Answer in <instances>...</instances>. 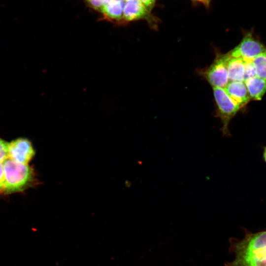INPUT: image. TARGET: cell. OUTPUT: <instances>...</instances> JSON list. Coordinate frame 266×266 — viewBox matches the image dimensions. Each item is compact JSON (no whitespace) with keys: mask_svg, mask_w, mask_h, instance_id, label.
I'll use <instances>...</instances> for the list:
<instances>
[{"mask_svg":"<svg viewBox=\"0 0 266 266\" xmlns=\"http://www.w3.org/2000/svg\"><path fill=\"white\" fill-rule=\"evenodd\" d=\"M35 154L32 142L26 138L8 142L0 137V194L23 192L36 183L30 165Z\"/></svg>","mask_w":266,"mask_h":266,"instance_id":"1","label":"cell"},{"mask_svg":"<svg viewBox=\"0 0 266 266\" xmlns=\"http://www.w3.org/2000/svg\"><path fill=\"white\" fill-rule=\"evenodd\" d=\"M241 239H229L230 253L234 259L225 266H266V230L252 233L244 229Z\"/></svg>","mask_w":266,"mask_h":266,"instance_id":"2","label":"cell"},{"mask_svg":"<svg viewBox=\"0 0 266 266\" xmlns=\"http://www.w3.org/2000/svg\"><path fill=\"white\" fill-rule=\"evenodd\" d=\"M215 100L217 107V115L222 123L221 131L224 136H230L229 125L240 107L230 98L224 88H213Z\"/></svg>","mask_w":266,"mask_h":266,"instance_id":"3","label":"cell"},{"mask_svg":"<svg viewBox=\"0 0 266 266\" xmlns=\"http://www.w3.org/2000/svg\"><path fill=\"white\" fill-rule=\"evenodd\" d=\"M266 49L264 45L254 36L252 32L249 31L229 54L231 57L240 58L245 62L250 61Z\"/></svg>","mask_w":266,"mask_h":266,"instance_id":"4","label":"cell"},{"mask_svg":"<svg viewBox=\"0 0 266 266\" xmlns=\"http://www.w3.org/2000/svg\"><path fill=\"white\" fill-rule=\"evenodd\" d=\"M229 57L228 53L218 56L204 72L205 78L213 88H224L229 82L227 69Z\"/></svg>","mask_w":266,"mask_h":266,"instance_id":"5","label":"cell"},{"mask_svg":"<svg viewBox=\"0 0 266 266\" xmlns=\"http://www.w3.org/2000/svg\"><path fill=\"white\" fill-rule=\"evenodd\" d=\"M140 19L146 20L150 25L154 24V18L140 0H128L124 4L123 25Z\"/></svg>","mask_w":266,"mask_h":266,"instance_id":"6","label":"cell"},{"mask_svg":"<svg viewBox=\"0 0 266 266\" xmlns=\"http://www.w3.org/2000/svg\"><path fill=\"white\" fill-rule=\"evenodd\" d=\"M224 89L240 108L245 105L251 99L243 81H230Z\"/></svg>","mask_w":266,"mask_h":266,"instance_id":"7","label":"cell"},{"mask_svg":"<svg viewBox=\"0 0 266 266\" xmlns=\"http://www.w3.org/2000/svg\"><path fill=\"white\" fill-rule=\"evenodd\" d=\"M124 7L123 0H108L100 12L105 19L119 25H123Z\"/></svg>","mask_w":266,"mask_h":266,"instance_id":"8","label":"cell"},{"mask_svg":"<svg viewBox=\"0 0 266 266\" xmlns=\"http://www.w3.org/2000/svg\"><path fill=\"white\" fill-rule=\"evenodd\" d=\"M244 82L250 99L255 100H261L266 92V79L256 76Z\"/></svg>","mask_w":266,"mask_h":266,"instance_id":"9","label":"cell"},{"mask_svg":"<svg viewBox=\"0 0 266 266\" xmlns=\"http://www.w3.org/2000/svg\"><path fill=\"white\" fill-rule=\"evenodd\" d=\"M227 69L229 82L243 81L245 61L242 59L229 55Z\"/></svg>","mask_w":266,"mask_h":266,"instance_id":"10","label":"cell"},{"mask_svg":"<svg viewBox=\"0 0 266 266\" xmlns=\"http://www.w3.org/2000/svg\"><path fill=\"white\" fill-rule=\"evenodd\" d=\"M256 75L266 79V49L255 57L252 60Z\"/></svg>","mask_w":266,"mask_h":266,"instance_id":"11","label":"cell"},{"mask_svg":"<svg viewBox=\"0 0 266 266\" xmlns=\"http://www.w3.org/2000/svg\"><path fill=\"white\" fill-rule=\"evenodd\" d=\"M256 76H257L256 69L252 61L245 62V70L243 82Z\"/></svg>","mask_w":266,"mask_h":266,"instance_id":"12","label":"cell"},{"mask_svg":"<svg viewBox=\"0 0 266 266\" xmlns=\"http://www.w3.org/2000/svg\"><path fill=\"white\" fill-rule=\"evenodd\" d=\"M86 1L92 8L100 12L108 0H86Z\"/></svg>","mask_w":266,"mask_h":266,"instance_id":"13","label":"cell"},{"mask_svg":"<svg viewBox=\"0 0 266 266\" xmlns=\"http://www.w3.org/2000/svg\"><path fill=\"white\" fill-rule=\"evenodd\" d=\"M147 9L150 12L153 8L156 0H140Z\"/></svg>","mask_w":266,"mask_h":266,"instance_id":"14","label":"cell"},{"mask_svg":"<svg viewBox=\"0 0 266 266\" xmlns=\"http://www.w3.org/2000/svg\"><path fill=\"white\" fill-rule=\"evenodd\" d=\"M263 158L264 160L266 163V146L264 147V151H263Z\"/></svg>","mask_w":266,"mask_h":266,"instance_id":"15","label":"cell"},{"mask_svg":"<svg viewBox=\"0 0 266 266\" xmlns=\"http://www.w3.org/2000/svg\"><path fill=\"white\" fill-rule=\"evenodd\" d=\"M210 2V0H203V4L206 6L208 7Z\"/></svg>","mask_w":266,"mask_h":266,"instance_id":"16","label":"cell"},{"mask_svg":"<svg viewBox=\"0 0 266 266\" xmlns=\"http://www.w3.org/2000/svg\"><path fill=\"white\" fill-rule=\"evenodd\" d=\"M193 0L198 1L203 3V0Z\"/></svg>","mask_w":266,"mask_h":266,"instance_id":"17","label":"cell"},{"mask_svg":"<svg viewBox=\"0 0 266 266\" xmlns=\"http://www.w3.org/2000/svg\"><path fill=\"white\" fill-rule=\"evenodd\" d=\"M126 0V1H127V0Z\"/></svg>","mask_w":266,"mask_h":266,"instance_id":"18","label":"cell"}]
</instances>
